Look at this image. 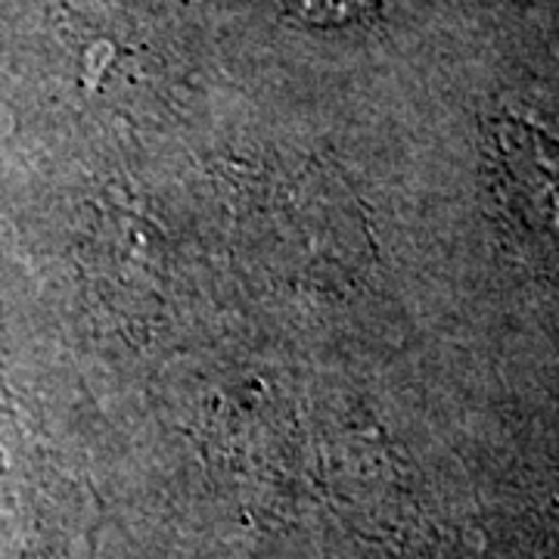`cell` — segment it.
<instances>
[{"mask_svg":"<svg viewBox=\"0 0 559 559\" xmlns=\"http://www.w3.org/2000/svg\"><path fill=\"white\" fill-rule=\"evenodd\" d=\"M299 7L301 16L308 20H330L345 22L358 16L364 7H370L373 0H293Z\"/></svg>","mask_w":559,"mask_h":559,"instance_id":"cell-1","label":"cell"}]
</instances>
